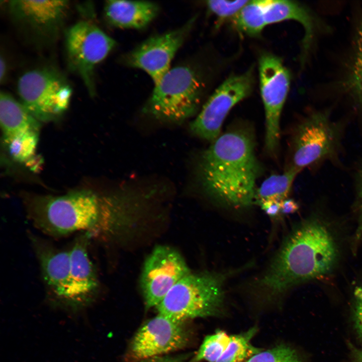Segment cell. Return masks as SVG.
I'll use <instances>...</instances> for the list:
<instances>
[{
  "label": "cell",
  "mask_w": 362,
  "mask_h": 362,
  "mask_svg": "<svg viewBox=\"0 0 362 362\" xmlns=\"http://www.w3.org/2000/svg\"><path fill=\"white\" fill-rule=\"evenodd\" d=\"M261 170L252 135L244 129H235L220 135L202 153L198 176L208 197L238 209L255 202Z\"/></svg>",
  "instance_id": "6da1fadb"
},
{
  "label": "cell",
  "mask_w": 362,
  "mask_h": 362,
  "mask_svg": "<svg viewBox=\"0 0 362 362\" xmlns=\"http://www.w3.org/2000/svg\"><path fill=\"white\" fill-rule=\"evenodd\" d=\"M24 201L33 225L53 237L78 232L92 238L110 236L116 229L124 205L120 196L100 197L88 190L60 196H27Z\"/></svg>",
  "instance_id": "7a4b0ae2"
},
{
  "label": "cell",
  "mask_w": 362,
  "mask_h": 362,
  "mask_svg": "<svg viewBox=\"0 0 362 362\" xmlns=\"http://www.w3.org/2000/svg\"><path fill=\"white\" fill-rule=\"evenodd\" d=\"M336 256L328 228L318 219H310L290 234L253 286L268 296L281 295L299 283L328 274Z\"/></svg>",
  "instance_id": "3957f363"
},
{
  "label": "cell",
  "mask_w": 362,
  "mask_h": 362,
  "mask_svg": "<svg viewBox=\"0 0 362 362\" xmlns=\"http://www.w3.org/2000/svg\"><path fill=\"white\" fill-rule=\"evenodd\" d=\"M346 123L332 119L328 110L310 113L296 126L290 165L301 171L319 169L325 163L342 168Z\"/></svg>",
  "instance_id": "277c9868"
},
{
  "label": "cell",
  "mask_w": 362,
  "mask_h": 362,
  "mask_svg": "<svg viewBox=\"0 0 362 362\" xmlns=\"http://www.w3.org/2000/svg\"><path fill=\"white\" fill-rule=\"evenodd\" d=\"M226 274L191 273L155 307L157 313L179 322L219 314L223 306Z\"/></svg>",
  "instance_id": "5b68a950"
},
{
  "label": "cell",
  "mask_w": 362,
  "mask_h": 362,
  "mask_svg": "<svg viewBox=\"0 0 362 362\" xmlns=\"http://www.w3.org/2000/svg\"><path fill=\"white\" fill-rule=\"evenodd\" d=\"M202 84L194 69L179 65L170 69L156 84L145 112L156 119L180 123L197 112Z\"/></svg>",
  "instance_id": "8992f818"
},
{
  "label": "cell",
  "mask_w": 362,
  "mask_h": 362,
  "mask_svg": "<svg viewBox=\"0 0 362 362\" xmlns=\"http://www.w3.org/2000/svg\"><path fill=\"white\" fill-rule=\"evenodd\" d=\"M17 92L20 102L36 119L48 121L67 109L72 88L59 70L44 66L24 73L18 79Z\"/></svg>",
  "instance_id": "52a82bcc"
},
{
  "label": "cell",
  "mask_w": 362,
  "mask_h": 362,
  "mask_svg": "<svg viewBox=\"0 0 362 362\" xmlns=\"http://www.w3.org/2000/svg\"><path fill=\"white\" fill-rule=\"evenodd\" d=\"M116 45L115 40L88 21L78 22L66 32L65 46L68 67L80 77L91 96L96 94V67Z\"/></svg>",
  "instance_id": "ba28073f"
},
{
  "label": "cell",
  "mask_w": 362,
  "mask_h": 362,
  "mask_svg": "<svg viewBox=\"0 0 362 362\" xmlns=\"http://www.w3.org/2000/svg\"><path fill=\"white\" fill-rule=\"evenodd\" d=\"M260 88L265 116V147L270 154L278 149L280 118L290 83V75L281 59L270 53L259 60Z\"/></svg>",
  "instance_id": "9c48e42d"
},
{
  "label": "cell",
  "mask_w": 362,
  "mask_h": 362,
  "mask_svg": "<svg viewBox=\"0 0 362 362\" xmlns=\"http://www.w3.org/2000/svg\"><path fill=\"white\" fill-rule=\"evenodd\" d=\"M253 84L252 69L226 79L191 123L190 128L192 133L203 139L214 141L220 136L223 123L229 111L250 94Z\"/></svg>",
  "instance_id": "30bf717a"
},
{
  "label": "cell",
  "mask_w": 362,
  "mask_h": 362,
  "mask_svg": "<svg viewBox=\"0 0 362 362\" xmlns=\"http://www.w3.org/2000/svg\"><path fill=\"white\" fill-rule=\"evenodd\" d=\"M191 273L177 250L165 245L156 246L145 260L140 278L146 309L155 307L179 281Z\"/></svg>",
  "instance_id": "8fae6325"
},
{
  "label": "cell",
  "mask_w": 362,
  "mask_h": 362,
  "mask_svg": "<svg viewBox=\"0 0 362 362\" xmlns=\"http://www.w3.org/2000/svg\"><path fill=\"white\" fill-rule=\"evenodd\" d=\"M69 8L67 1H11L10 15L16 24L33 39L52 43L58 36Z\"/></svg>",
  "instance_id": "7c38bea8"
},
{
  "label": "cell",
  "mask_w": 362,
  "mask_h": 362,
  "mask_svg": "<svg viewBox=\"0 0 362 362\" xmlns=\"http://www.w3.org/2000/svg\"><path fill=\"white\" fill-rule=\"evenodd\" d=\"M189 335L183 322L157 315L145 322L137 330L130 345L129 362H139L184 347Z\"/></svg>",
  "instance_id": "4fadbf2b"
},
{
  "label": "cell",
  "mask_w": 362,
  "mask_h": 362,
  "mask_svg": "<svg viewBox=\"0 0 362 362\" xmlns=\"http://www.w3.org/2000/svg\"><path fill=\"white\" fill-rule=\"evenodd\" d=\"M193 18L180 28L146 40L124 59L125 64L146 72L155 84L170 69V64L194 24Z\"/></svg>",
  "instance_id": "5bb4252c"
},
{
  "label": "cell",
  "mask_w": 362,
  "mask_h": 362,
  "mask_svg": "<svg viewBox=\"0 0 362 362\" xmlns=\"http://www.w3.org/2000/svg\"><path fill=\"white\" fill-rule=\"evenodd\" d=\"M70 252V274L66 297L62 309L76 313L84 309L95 300L99 290V281L88 253L92 238L82 233Z\"/></svg>",
  "instance_id": "9a60e30c"
},
{
  "label": "cell",
  "mask_w": 362,
  "mask_h": 362,
  "mask_svg": "<svg viewBox=\"0 0 362 362\" xmlns=\"http://www.w3.org/2000/svg\"><path fill=\"white\" fill-rule=\"evenodd\" d=\"M33 242L51 299L57 306L62 308L69 281V250L57 249L37 239Z\"/></svg>",
  "instance_id": "2e32d148"
},
{
  "label": "cell",
  "mask_w": 362,
  "mask_h": 362,
  "mask_svg": "<svg viewBox=\"0 0 362 362\" xmlns=\"http://www.w3.org/2000/svg\"><path fill=\"white\" fill-rule=\"evenodd\" d=\"M0 122L7 145L15 141L38 136L39 123L22 105L10 94H0Z\"/></svg>",
  "instance_id": "e0dca14e"
},
{
  "label": "cell",
  "mask_w": 362,
  "mask_h": 362,
  "mask_svg": "<svg viewBox=\"0 0 362 362\" xmlns=\"http://www.w3.org/2000/svg\"><path fill=\"white\" fill-rule=\"evenodd\" d=\"M159 7L146 1H107L104 13L112 26L123 29H141L157 16Z\"/></svg>",
  "instance_id": "ac0fdd59"
},
{
  "label": "cell",
  "mask_w": 362,
  "mask_h": 362,
  "mask_svg": "<svg viewBox=\"0 0 362 362\" xmlns=\"http://www.w3.org/2000/svg\"><path fill=\"white\" fill-rule=\"evenodd\" d=\"M266 25L285 20H295L302 25L305 36L302 41L303 57L311 46L315 30V21L309 11L301 4L290 1H264Z\"/></svg>",
  "instance_id": "d6986e66"
},
{
  "label": "cell",
  "mask_w": 362,
  "mask_h": 362,
  "mask_svg": "<svg viewBox=\"0 0 362 362\" xmlns=\"http://www.w3.org/2000/svg\"><path fill=\"white\" fill-rule=\"evenodd\" d=\"M300 170L290 165L282 174H272L265 179L255 192V202L259 205L268 200L283 201L287 198Z\"/></svg>",
  "instance_id": "ffe728a7"
},
{
  "label": "cell",
  "mask_w": 362,
  "mask_h": 362,
  "mask_svg": "<svg viewBox=\"0 0 362 362\" xmlns=\"http://www.w3.org/2000/svg\"><path fill=\"white\" fill-rule=\"evenodd\" d=\"M236 28L250 36L260 34L267 25L264 16V1H250L234 18Z\"/></svg>",
  "instance_id": "44dd1931"
},
{
  "label": "cell",
  "mask_w": 362,
  "mask_h": 362,
  "mask_svg": "<svg viewBox=\"0 0 362 362\" xmlns=\"http://www.w3.org/2000/svg\"><path fill=\"white\" fill-rule=\"evenodd\" d=\"M257 330L253 327L240 334L232 335L228 347L215 362H242L261 351L251 343Z\"/></svg>",
  "instance_id": "7402d4cb"
},
{
  "label": "cell",
  "mask_w": 362,
  "mask_h": 362,
  "mask_svg": "<svg viewBox=\"0 0 362 362\" xmlns=\"http://www.w3.org/2000/svg\"><path fill=\"white\" fill-rule=\"evenodd\" d=\"M223 330H217L214 333L206 336L195 356L190 362H215L223 353L232 339Z\"/></svg>",
  "instance_id": "603a6c76"
},
{
  "label": "cell",
  "mask_w": 362,
  "mask_h": 362,
  "mask_svg": "<svg viewBox=\"0 0 362 362\" xmlns=\"http://www.w3.org/2000/svg\"><path fill=\"white\" fill-rule=\"evenodd\" d=\"M245 362H302L297 352L291 347L280 345L262 350Z\"/></svg>",
  "instance_id": "cb8c5ba5"
},
{
  "label": "cell",
  "mask_w": 362,
  "mask_h": 362,
  "mask_svg": "<svg viewBox=\"0 0 362 362\" xmlns=\"http://www.w3.org/2000/svg\"><path fill=\"white\" fill-rule=\"evenodd\" d=\"M249 1L213 0L207 1L206 5L210 12L219 20L223 21L231 18H234Z\"/></svg>",
  "instance_id": "d4e9b609"
},
{
  "label": "cell",
  "mask_w": 362,
  "mask_h": 362,
  "mask_svg": "<svg viewBox=\"0 0 362 362\" xmlns=\"http://www.w3.org/2000/svg\"><path fill=\"white\" fill-rule=\"evenodd\" d=\"M347 85L357 108L362 128V57L355 58Z\"/></svg>",
  "instance_id": "484cf974"
},
{
  "label": "cell",
  "mask_w": 362,
  "mask_h": 362,
  "mask_svg": "<svg viewBox=\"0 0 362 362\" xmlns=\"http://www.w3.org/2000/svg\"><path fill=\"white\" fill-rule=\"evenodd\" d=\"M353 178L356 206L359 213V224L356 232L358 239L362 236V159L355 167Z\"/></svg>",
  "instance_id": "4316f807"
},
{
  "label": "cell",
  "mask_w": 362,
  "mask_h": 362,
  "mask_svg": "<svg viewBox=\"0 0 362 362\" xmlns=\"http://www.w3.org/2000/svg\"><path fill=\"white\" fill-rule=\"evenodd\" d=\"M355 307L354 317L355 326L358 332L362 334V286L357 287L354 290Z\"/></svg>",
  "instance_id": "83f0119b"
},
{
  "label": "cell",
  "mask_w": 362,
  "mask_h": 362,
  "mask_svg": "<svg viewBox=\"0 0 362 362\" xmlns=\"http://www.w3.org/2000/svg\"><path fill=\"white\" fill-rule=\"evenodd\" d=\"M282 202L277 200H268L262 202L259 205L267 215L274 217L281 212Z\"/></svg>",
  "instance_id": "f1b7e54d"
},
{
  "label": "cell",
  "mask_w": 362,
  "mask_h": 362,
  "mask_svg": "<svg viewBox=\"0 0 362 362\" xmlns=\"http://www.w3.org/2000/svg\"><path fill=\"white\" fill-rule=\"evenodd\" d=\"M299 209L298 203L292 199H286L282 202L281 212L283 214H291Z\"/></svg>",
  "instance_id": "f546056e"
},
{
  "label": "cell",
  "mask_w": 362,
  "mask_h": 362,
  "mask_svg": "<svg viewBox=\"0 0 362 362\" xmlns=\"http://www.w3.org/2000/svg\"><path fill=\"white\" fill-rule=\"evenodd\" d=\"M139 362H184L180 357L160 355L148 358Z\"/></svg>",
  "instance_id": "4dcf8cb0"
},
{
  "label": "cell",
  "mask_w": 362,
  "mask_h": 362,
  "mask_svg": "<svg viewBox=\"0 0 362 362\" xmlns=\"http://www.w3.org/2000/svg\"><path fill=\"white\" fill-rule=\"evenodd\" d=\"M7 71V63L5 58L1 56L0 58V80L2 83L5 80Z\"/></svg>",
  "instance_id": "1f68e13d"
},
{
  "label": "cell",
  "mask_w": 362,
  "mask_h": 362,
  "mask_svg": "<svg viewBox=\"0 0 362 362\" xmlns=\"http://www.w3.org/2000/svg\"><path fill=\"white\" fill-rule=\"evenodd\" d=\"M362 57V32L360 33L357 41L356 55L355 58Z\"/></svg>",
  "instance_id": "d6a6232c"
},
{
  "label": "cell",
  "mask_w": 362,
  "mask_h": 362,
  "mask_svg": "<svg viewBox=\"0 0 362 362\" xmlns=\"http://www.w3.org/2000/svg\"><path fill=\"white\" fill-rule=\"evenodd\" d=\"M355 362H362V346L355 353Z\"/></svg>",
  "instance_id": "836d02e7"
}]
</instances>
